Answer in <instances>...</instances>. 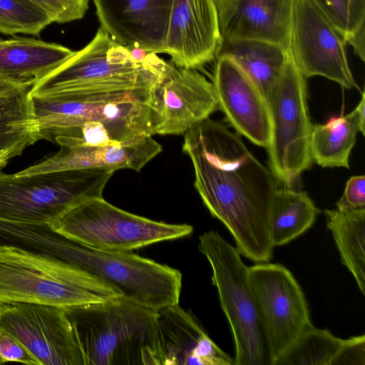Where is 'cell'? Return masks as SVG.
<instances>
[{
  "instance_id": "6da1fadb",
  "label": "cell",
  "mask_w": 365,
  "mask_h": 365,
  "mask_svg": "<svg viewBox=\"0 0 365 365\" xmlns=\"http://www.w3.org/2000/svg\"><path fill=\"white\" fill-rule=\"evenodd\" d=\"M182 151L192 163L203 203L229 230L240 254L255 263L269 262L274 247L269 218L278 190L270 168L238 135L210 118L184 133Z\"/></svg>"
},
{
  "instance_id": "7a4b0ae2",
  "label": "cell",
  "mask_w": 365,
  "mask_h": 365,
  "mask_svg": "<svg viewBox=\"0 0 365 365\" xmlns=\"http://www.w3.org/2000/svg\"><path fill=\"white\" fill-rule=\"evenodd\" d=\"M65 311L85 365H162L158 311L124 297Z\"/></svg>"
},
{
  "instance_id": "3957f363",
  "label": "cell",
  "mask_w": 365,
  "mask_h": 365,
  "mask_svg": "<svg viewBox=\"0 0 365 365\" xmlns=\"http://www.w3.org/2000/svg\"><path fill=\"white\" fill-rule=\"evenodd\" d=\"M121 297L117 288L77 266L14 247H0V303L68 309Z\"/></svg>"
},
{
  "instance_id": "277c9868",
  "label": "cell",
  "mask_w": 365,
  "mask_h": 365,
  "mask_svg": "<svg viewBox=\"0 0 365 365\" xmlns=\"http://www.w3.org/2000/svg\"><path fill=\"white\" fill-rule=\"evenodd\" d=\"M152 87L30 94V101L41 139L54 143L56 138L68 136L83 124L92 122L106 123L133 138L142 134L153 135Z\"/></svg>"
},
{
  "instance_id": "5b68a950",
  "label": "cell",
  "mask_w": 365,
  "mask_h": 365,
  "mask_svg": "<svg viewBox=\"0 0 365 365\" xmlns=\"http://www.w3.org/2000/svg\"><path fill=\"white\" fill-rule=\"evenodd\" d=\"M165 63L156 53L144 62L136 61L129 48L100 27L88 44L35 83L30 94L151 88Z\"/></svg>"
},
{
  "instance_id": "8992f818",
  "label": "cell",
  "mask_w": 365,
  "mask_h": 365,
  "mask_svg": "<svg viewBox=\"0 0 365 365\" xmlns=\"http://www.w3.org/2000/svg\"><path fill=\"white\" fill-rule=\"evenodd\" d=\"M199 251L212 269V283L229 322L235 348L234 365H273L247 266L237 248L215 230L199 236Z\"/></svg>"
},
{
  "instance_id": "52a82bcc",
  "label": "cell",
  "mask_w": 365,
  "mask_h": 365,
  "mask_svg": "<svg viewBox=\"0 0 365 365\" xmlns=\"http://www.w3.org/2000/svg\"><path fill=\"white\" fill-rule=\"evenodd\" d=\"M113 171L68 170L26 176L0 172V218L50 223L73 206L101 197Z\"/></svg>"
},
{
  "instance_id": "ba28073f",
  "label": "cell",
  "mask_w": 365,
  "mask_h": 365,
  "mask_svg": "<svg viewBox=\"0 0 365 365\" xmlns=\"http://www.w3.org/2000/svg\"><path fill=\"white\" fill-rule=\"evenodd\" d=\"M49 226L86 246L111 252H131L154 243L190 235L192 226L157 222L123 210L103 197L67 210Z\"/></svg>"
},
{
  "instance_id": "9c48e42d",
  "label": "cell",
  "mask_w": 365,
  "mask_h": 365,
  "mask_svg": "<svg viewBox=\"0 0 365 365\" xmlns=\"http://www.w3.org/2000/svg\"><path fill=\"white\" fill-rule=\"evenodd\" d=\"M306 79L289 52L287 61L266 98L271 134L269 163L277 181L291 187L311 167L312 124L307 106Z\"/></svg>"
},
{
  "instance_id": "30bf717a",
  "label": "cell",
  "mask_w": 365,
  "mask_h": 365,
  "mask_svg": "<svg viewBox=\"0 0 365 365\" xmlns=\"http://www.w3.org/2000/svg\"><path fill=\"white\" fill-rule=\"evenodd\" d=\"M247 275L274 365L312 325L308 304L301 286L282 264L256 263L247 267Z\"/></svg>"
},
{
  "instance_id": "8fae6325",
  "label": "cell",
  "mask_w": 365,
  "mask_h": 365,
  "mask_svg": "<svg viewBox=\"0 0 365 365\" xmlns=\"http://www.w3.org/2000/svg\"><path fill=\"white\" fill-rule=\"evenodd\" d=\"M152 133L184 135L219 109L213 83L195 69L165 62L151 89Z\"/></svg>"
},
{
  "instance_id": "7c38bea8",
  "label": "cell",
  "mask_w": 365,
  "mask_h": 365,
  "mask_svg": "<svg viewBox=\"0 0 365 365\" xmlns=\"http://www.w3.org/2000/svg\"><path fill=\"white\" fill-rule=\"evenodd\" d=\"M0 327L19 339L41 365H85L63 309L31 303H0Z\"/></svg>"
},
{
  "instance_id": "4fadbf2b",
  "label": "cell",
  "mask_w": 365,
  "mask_h": 365,
  "mask_svg": "<svg viewBox=\"0 0 365 365\" xmlns=\"http://www.w3.org/2000/svg\"><path fill=\"white\" fill-rule=\"evenodd\" d=\"M345 45L341 35L309 0H295L289 52L306 80L320 76L345 88L359 90Z\"/></svg>"
},
{
  "instance_id": "5bb4252c",
  "label": "cell",
  "mask_w": 365,
  "mask_h": 365,
  "mask_svg": "<svg viewBox=\"0 0 365 365\" xmlns=\"http://www.w3.org/2000/svg\"><path fill=\"white\" fill-rule=\"evenodd\" d=\"M222 41L214 0H172L165 53L175 66H203L218 57Z\"/></svg>"
},
{
  "instance_id": "9a60e30c",
  "label": "cell",
  "mask_w": 365,
  "mask_h": 365,
  "mask_svg": "<svg viewBox=\"0 0 365 365\" xmlns=\"http://www.w3.org/2000/svg\"><path fill=\"white\" fill-rule=\"evenodd\" d=\"M54 143L60 150L41 163L15 173L17 176L68 170L98 168L115 171L130 169L140 171L162 151V146L150 134L109 144L88 145L58 136Z\"/></svg>"
},
{
  "instance_id": "2e32d148",
  "label": "cell",
  "mask_w": 365,
  "mask_h": 365,
  "mask_svg": "<svg viewBox=\"0 0 365 365\" xmlns=\"http://www.w3.org/2000/svg\"><path fill=\"white\" fill-rule=\"evenodd\" d=\"M217 59L212 83L219 109L238 133L267 148L271 124L266 99L232 59L225 55Z\"/></svg>"
},
{
  "instance_id": "e0dca14e",
  "label": "cell",
  "mask_w": 365,
  "mask_h": 365,
  "mask_svg": "<svg viewBox=\"0 0 365 365\" xmlns=\"http://www.w3.org/2000/svg\"><path fill=\"white\" fill-rule=\"evenodd\" d=\"M103 28L128 48L165 53L172 0H93Z\"/></svg>"
},
{
  "instance_id": "ac0fdd59",
  "label": "cell",
  "mask_w": 365,
  "mask_h": 365,
  "mask_svg": "<svg viewBox=\"0 0 365 365\" xmlns=\"http://www.w3.org/2000/svg\"><path fill=\"white\" fill-rule=\"evenodd\" d=\"M222 40H255L289 51L295 0H214Z\"/></svg>"
},
{
  "instance_id": "d6986e66",
  "label": "cell",
  "mask_w": 365,
  "mask_h": 365,
  "mask_svg": "<svg viewBox=\"0 0 365 365\" xmlns=\"http://www.w3.org/2000/svg\"><path fill=\"white\" fill-rule=\"evenodd\" d=\"M162 365H233V359L179 304L158 310Z\"/></svg>"
},
{
  "instance_id": "ffe728a7",
  "label": "cell",
  "mask_w": 365,
  "mask_h": 365,
  "mask_svg": "<svg viewBox=\"0 0 365 365\" xmlns=\"http://www.w3.org/2000/svg\"><path fill=\"white\" fill-rule=\"evenodd\" d=\"M73 53L62 45L32 38L0 40V77L34 86Z\"/></svg>"
},
{
  "instance_id": "44dd1931",
  "label": "cell",
  "mask_w": 365,
  "mask_h": 365,
  "mask_svg": "<svg viewBox=\"0 0 365 365\" xmlns=\"http://www.w3.org/2000/svg\"><path fill=\"white\" fill-rule=\"evenodd\" d=\"M365 92L357 106L346 115L331 118L325 124L312 125L310 153L312 161L323 168H349V156L358 132L365 134Z\"/></svg>"
},
{
  "instance_id": "7402d4cb",
  "label": "cell",
  "mask_w": 365,
  "mask_h": 365,
  "mask_svg": "<svg viewBox=\"0 0 365 365\" xmlns=\"http://www.w3.org/2000/svg\"><path fill=\"white\" fill-rule=\"evenodd\" d=\"M220 55L232 59L266 99L287 61L289 51L266 41L222 40L218 56Z\"/></svg>"
},
{
  "instance_id": "603a6c76",
  "label": "cell",
  "mask_w": 365,
  "mask_h": 365,
  "mask_svg": "<svg viewBox=\"0 0 365 365\" xmlns=\"http://www.w3.org/2000/svg\"><path fill=\"white\" fill-rule=\"evenodd\" d=\"M324 216L341 263L365 295V207L348 210L327 209Z\"/></svg>"
},
{
  "instance_id": "cb8c5ba5",
  "label": "cell",
  "mask_w": 365,
  "mask_h": 365,
  "mask_svg": "<svg viewBox=\"0 0 365 365\" xmlns=\"http://www.w3.org/2000/svg\"><path fill=\"white\" fill-rule=\"evenodd\" d=\"M321 212L306 192L278 188L271 209L269 231L274 247L282 246L304 234Z\"/></svg>"
},
{
  "instance_id": "d4e9b609",
  "label": "cell",
  "mask_w": 365,
  "mask_h": 365,
  "mask_svg": "<svg viewBox=\"0 0 365 365\" xmlns=\"http://www.w3.org/2000/svg\"><path fill=\"white\" fill-rule=\"evenodd\" d=\"M30 89L0 96V151L10 152L14 157L41 139Z\"/></svg>"
},
{
  "instance_id": "484cf974",
  "label": "cell",
  "mask_w": 365,
  "mask_h": 365,
  "mask_svg": "<svg viewBox=\"0 0 365 365\" xmlns=\"http://www.w3.org/2000/svg\"><path fill=\"white\" fill-rule=\"evenodd\" d=\"M365 60V0H309Z\"/></svg>"
},
{
  "instance_id": "4316f807",
  "label": "cell",
  "mask_w": 365,
  "mask_h": 365,
  "mask_svg": "<svg viewBox=\"0 0 365 365\" xmlns=\"http://www.w3.org/2000/svg\"><path fill=\"white\" fill-rule=\"evenodd\" d=\"M342 341L328 330L311 325L274 365H331Z\"/></svg>"
},
{
  "instance_id": "83f0119b",
  "label": "cell",
  "mask_w": 365,
  "mask_h": 365,
  "mask_svg": "<svg viewBox=\"0 0 365 365\" xmlns=\"http://www.w3.org/2000/svg\"><path fill=\"white\" fill-rule=\"evenodd\" d=\"M53 23L48 14L31 0H0V32L38 35Z\"/></svg>"
},
{
  "instance_id": "f1b7e54d",
  "label": "cell",
  "mask_w": 365,
  "mask_h": 365,
  "mask_svg": "<svg viewBox=\"0 0 365 365\" xmlns=\"http://www.w3.org/2000/svg\"><path fill=\"white\" fill-rule=\"evenodd\" d=\"M50 16L53 22L67 23L82 19L90 0H31Z\"/></svg>"
},
{
  "instance_id": "f546056e",
  "label": "cell",
  "mask_w": 365,
  "mask_h": 365,
  "mask_svg": "<svg viewBox=\"0 0 365 365\" xmlns=\"http://www.w3.org/2000/svg\"><path fill=\"white\" fill-rule=\"evenodd\" d=\"M6 362L41 365L38 359L19 339L0 327V364Z\"/></svg>"
},
{
  "instance_id": "4dcf8cb0",
  "label": "cell",
  "mask_w": 365,
  "mask_h": 365,
  "mask_svg": "<svg viewBox=\"0 0 365 365\" xmlns=\"http://www.w3.org/2000/svg\"><path fill=\"white\" fill-rule=\"evenodd\" d=\"M331 365H365V335L343 339Z\"/></svg>"
},
{
  "instance_id": "1f68e13d",
  "label": "cell",
  "mask_w": 365,
  "mask_h": 365,
  "mask_svg": "<svg viewBox=\"0 0 365 365\" xmlns=\"http://www.w3.org/2000/svg\"><path fill=\"white\" fill-rule=\"evenodd\" d=\"M336 209L348 210L365 207V176L351 177L346 182L344 192L336 203Z\"/></svg>"
},
{
  "instance_id": "d6a6232c",
  "label": "cell",
  "mask_w": 365,
  "mask_h": 365,
  "mask_svg": "<svg viewBox=\"0 0 365 365\" xmlns=\"http://www.w3.org/2000/svg\"><path fill=\"white\" fill-rule=\"evenodd\" d=\"M33 86L0 77V96L15 94L31 88Z\"/></svg>"
},
{
  "instance_id": "836d02e7",
  "label": "cell",
  "mask_w": 365,
  "mask_h": 365,
  "mask_svg": "<svg viewBox=\"0 0 365 365\" xmlns=\"http://www.w3.org/2000/svg\"><path fill=\"white\" fill-rule=\"evenodd\" d=\"M14 155L8 151H0V169L4 167L7 162Z\"/></svg>"
}]
</instances>
